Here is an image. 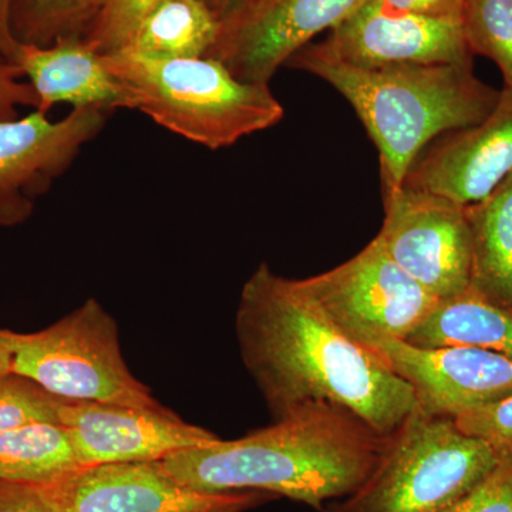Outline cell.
Here are the masks:
<instances>
[{"instance_id":"obj_34","label":"cell","mask_w":512,"mask_h":512,"mask_svg":"<svg viewBox=\"0 0 512 512\" xmlns=\"http://www.w3.org/2000/svg\"><path fill=\"white\" fill-rule=\"evenodd\" d=\"M241 2H245V0H237V3H235V5H234V6H237V5H238V3H241ZM234 6H232V8H234Z\"/></svg>"},{"instance_id":"obj_24","label":"cell","mask_w":512,"mask_h":512,"mask_svg":"<svg viewBox=\"0 0 512 512\" xmlns=\"http://www.w3.org/2000/svg\"><path fill=\"white\" fill-rule=\"evenodd\" d=\"M161 0H101L86 30L83 42L100 56L120 52L134 30Z\"/></svg>"},{"instance_id":"obj_13","label":"cell","mask_w":512,"mask_h":512,"mask_svg":"<svg viewBox=\"0 0 512 512\" xmlns=\"http://www.w3.org/2000/svg\"><path fill=\"white\" fill-rule=\"evenodd\" d=\"M330 55L359 67L471 63L461 20L431 18L366 0L319 43Z\"/></svg>"},{"instance_id":"obj_9","label":"cell","mask_w":512,"mask_h":512,"mask_svg":"<svg viewBox=\"0 0 512 512\" xmlns=\"http://www.w3.org/2000/svg\"><path fill=\"white\" fill-rule=\"evenodd\" d=\"M377 238L390 258L437 299L470 288L473 245L467 205L399 188L384 195Z\"/></svg>"},{"instance_id":"obj_32","label":"cell","mask_w":512,"mask_h":512,"mask_svg":"<svg viewBox=\"0 0 512 512\" xmlns=\"http://www.w3.org/2000/svg\"><path fill=\"white\" fill-rule=\"evenodd\" d=\"M204 2L210 6L212 12L221 20L232 9V6L237 3V0H204Z\"/></svg>"},{"instance_id":"obj_33","label":"cell","mask_w":512,"mask_h":512,"mask_svg":"<svg viewBox=\"0 0 512 512\" xmlns=\"http://www.w3.org/2000/svg\"><path fill=\"white\" fill-rule=\"evenodd\" d=\"M5 52H6V43H5V39H3L2 30H0V59H5Z\"/></svg>"},{"instance_id":"obj_1","label":"cell","mask_w":512,"mask_h":512,"mask_svg":"<svg viewBox=\"0 0 512 512\" xmlns=\"http://www.w3.org/2000/svg\"><path fill=\"white\" fill-rule=\"evenodd\" d=\"M237 335L275 420L329 403L389 436L419 409L409 384L268 264L259 265L242 289Z\"/></svg>"},{"instance_id":"obj_25","label":"cell","mask_w":512,"mask_h":512,"mask_svg":"<svg viewBox=\"0 0 512 512\" xmlns=\"http://www.w3.org/2000/svg\"><path fill=\"white\" fill-rule=\"evenodd\" d=\"M464 433L487 441L501 458L512 456V394L454 419Z\"/></svg>"},{"instance_id":"obj_12","label":"cell","mask_w":512,"mask_h":512,"mask_svg":"<svg viewBox=\"0 0 512 512\" xmlns=\"http://www.w3.org/2000/svg\"><path fill=\"white\" fill-rule=\"evenodd\" d=\"M412 387L421 412L456 419L512 394V359L467 346L419 348L387 336L356 339Z\"/></svg>"},{"instance_id":"obj_3","label":"cell","mask_w":512,"mask_h":512,"mask_svg":"<svg viewBox=\"0 0 512 512\" xmlns=\"http://www.w3.org/2000/svg\"><path fill=\"white\" fill-rule=\"evenodd\" d=\"M285 66L325 80L349 101L379 150L384 195L402 188L434 138L487 119L501 93L474 76L473 63L359 67L319 43L303 47Z\"/></svg>"},{"instance_id":"obj_2","label":"cell","mask_w":512,"mask_h":512,"mask_svg":"<svg viewBox=\"0 0 512 512\" xmlns=\"http://www.w3.org/2000/svg\"><path fill=\"white\" fill-rule=\"evenodd\" d=\"M384 440L349 410L313 403L242 439H217L157 463L195 490L265 491L323 512L365 483Z\"/></svg>"},{"instance_id":"obj_11","label":"cell","mask_w":512,"mask_h":512,"mask_svg":"<svg viewBox=\"0 0 512 512\" xmlns=\"http://www.w3.org/2000/svg\"><path fill=\"white\" fill-rule=\"evenodd\" d=\"M107 117L101 110L73 109L52 121L35 110L0 123V227H16L32 217L37 200L99 136Z\"/></svg>"},{"instance_id":"obj_31","label":"cell","mask_w":512,"mask_h":512,"mask_svg":"<svg viewBox=\"0 0 512 512\" xmlns=\"http://www.w3.org/2000/svg\"><path fill=\"white\" fill-rule=\"evenodd\" d=\"M12 365V349H10L8 340L5 338V333H3V330H0V376L12 373Z\"/></svg>"},{"instance_id":"obj_10","label":"cell","mask_w":512,"mask_h":512,"mask_svg":"<svg viewBox=\"0 0 512 512\" xmlns=\"http://www.w3.org/2000/svg\"><path fill=\"white\" fill-rule=\"evenodd\" d=\"M366 0H245L220 20L212 59L235 79L269 84L276 70Z\"/></svg>"},{"instance_id":"obj_4","label":"cell","mask_w":512,"mask_h":512,"mask_svg":"<svg viewBox=\"0 0 512 512\" xmlns=\"http://www.w3.org/2000/svg\"><path fill=\"white\" fill-rule=\"evenodd\" d=\"M103 60L130 110L210 150L234 146L285 116L269 84L241 82L212 57L148 59L120 50Z\"/></svg>"},{"instance_id":"obj_14","label":"cell","mask_w":512,"mask_h":512,"mask_svg":"<svg viewBox=\"0 0 512 512\" xmlns=\"http://www.w3.org/2000/svg\"><path fill=\"white\" fill-rule=\"evenodd\" d=\"M59 420L69 434L79 467L154 463L220 439L211 431L185 423L168 409L64 402Z\"/></svg>"},{"instance_id":"obj_16","label":"cell","mask_w":512,"mask_h":512,"mask_svg":"<svg viewBox=\"0 0 512 512\" xmlns=\"http://www.w3.org/2000/svg\"><path fill=\"white\" fill-rule=\"evenodd\" d=\"M8 62L15 64L39 96V111L57 104L73 109H96L110 114L130 110L126 90L80 37L59 40L46 47L15 43Z\"/></svg>"},{"instance_id":"obj_28","label":"cell","mask_w":512,"mask_h":512,"mask_svg":"<svg viewBox=\"0 0 512 512\" xmlns=\"http://www.w3.org/2000/svg\"><path fill=\"white\" fill-rule=\"evenodd\" d=\"M0 512H52L33 484H0Z\"/></svg>"},{"instance_id":"obj_17","label":"cell","mask_w":512,"mask_h":512,"mask_svg":"<svg viewBox=\"0 0 512 512\" xmlns=\"http://www.w3.org/2000/svg\"><path fill=\"white\" fill-rule=\"evenodd\" d=\"M404 342L419 348L467 346L512 359V309L468 288L439 299Z\"/></svg>"},{"instance_id":"obj_23","label":"cell","mask_w":512,"mask_h":512,"mask_svg":"<svg viewBox=\"0 0 512 512\" xmlns=\"http://www.w3.org/2000/svg\"><path fill=\"white\" fill-rule=\"evenodd\" d=\"M64 400L47 392L28 377L0 376V433L32 424H59Z\"/></svg>"},{"instance_id":"obj_22","label":"cell","mask_w":512,"mask_h":512,"mask_svg":"<svg viewBox=\"0 0 512 512\" xmlns=\"http://www.w3.org/2000/svg\"><path fill=\"white\" fill-rule=\"evenodd\" d=\"M460 20L471 53L493 60L512 87V0H463Z\"/></svg>"},{"instance_id":"obj_7","label":"cell","mask_w":512,"mask_h":512,"mask_svg":"<svg viewBox=\"0 0 512 512\" xmlns=\"http://www.w3.org/2000/svg\"><path fill=\"white\" fill-rule=\"evenodd\" d=\"M296 286L352 339L406 340L439 299L406 274L379 238L332 271Z\"/></svg>"},{"instance_id":"obj_8","label":"cell","mask_w":512,"mask_h":512,"mask_svg":"<svg viewBox=\"0 0 512 512\" xmlns=\"http://www.w3.org/2000/svg\"><path fill=\"white\" fill-rule=\"evenodd\" d=\"M33 485L52 512H247L278 498L258 490H195L157 461L77 467Z\"/></svg>"},{"instance_id":"obj_29","label":"cell","mask_w":512,"mask_h":512,"mask_svg":"<svg viewBox=\"0 0 512 512\" xmlns=\"http://www.w3.org/2000/svg\"><path fill=\"white\" fill-rule=\"evenodd\" d=\"M382 2L417 15L458 20L461 18V6H463V0H382Z\"/></svg>"},{"instance_id":"obj_6","label":"cell","mask_w":512,"mask_h":512,"mask_svg":"<svg viewBox=\"0 0 512 512\" xmlns=\"http://www.w3.org/2000/svg\"><path fill=\"white\" fill-rule=\"evenodd\" d=\"M3 333L13 353L12 373L28 377L57 399L165 409L131 375L116 322L94 299L40 332Z\"/></svg>"},{"instance_id":"obj_27","label":"cell","mask_w":512,"mask_h":512,"mask_svg":"<svg viewBox=\"0 0 512 512\" xmlns=\"http://www.w3.org/2000/svg\"><path fill=\"white\" fill-rule=\"evenodd\" d=\"M18 66L0 59V123L18 119L19 107L39 109V96Z\"/></svg>"},{"instance_id":"obj_5","label":"cell","mask_w":512,"mask_h":512,"mask_svg":"<svg viewBox=\"0 0 512 512\" xmlns=\"http://www.w3.org/2000/svg\"><path fill=\"white\" fill-rule=\"evenodd\" d=\"M503 461L450 417L416 412L386 436L359 490L323 512H446Z\"/></svg>"},{"instance_id":"obj_20","label":"cell","mask_w":512,"mask_h":512,"mask_svg":"<svg viewBox=\"0 0 512 512\" xmlns=\"http://www.w3.org/2000/svg\"><path fill=\"white\" fill-rule=\"evenodd\" d=\"M79 467L66 429L32 424L0 433V484H45Z\"/></svg>"},{"instance_id":"obj_15","label":"cell","mask_w":512,"mask_h":512,"mask_svg":"<svg viewBox=\"0 0 512 512\" xmlns=\"http://www.w3.org/2000/svg\"><path fill=\"white\" fill-rule=\"evenodd\" d=\"M511 173L512 87L504 86L487 119L434 138L414 160L402 187L471 205Z\"/></svg>"},{"instance_id":"obj_18","label":"cell","mask_w":512,"mask_h":512,"mask_svg":"<svg viewBox=\"0 0 512 512\" xmlns=\"http://www.w3.org/2000/svg\"><path fill=\"white\" fill-rule=\"evenodd\" d=\"M473 245L470 288L512 309V173L487 198L467 205Z\"/></svg>"},{"instance_id":"obj_21","label":"cell","mask_w":512,"mask_h":512,"mask_svg":"<svg viewBox=\"0 0 512 512\" xmlns=\"http://www.w3.org/2000/svg\"><path fill=\"white\" fill-rule=\"evenodd\" d=\"M101 0H13L9 32L22 45L46 47L82 37Z\"/></svg>"},{"instance_id":"obj_26","label":"cell","mask_w":512,"mask_h":512,"mask_svg":"<svg viewBox=\"0 0 512 512\" xmlns=\"http://www.w3.org/2000/svg\"><path fill=\"white\" fill-rule=\"evenodd\" d=\"M446 512H512V456Z\"/></svg>"},{"instance_id":"obj_19","label":"cell","mask_w":512,"mask_h":512,"mask_svg":"<svg viewBox=\"0 0 512 512\" xmlns=\"http://www.w3.org/2000/svg\"><path fill=\"white\" fill-rule=\"evenodd\" d=\"M220 25L204 0H161L121 50L148 59H200L210 55Z\"/></svg>"},{"instance_id":"obj_30","label":"cell","mask_w":512,"mask_h":512,"mask_svg":"<svg viewBox=\"0 0 512 512\" xmlns=\"http://www.w3.org/2000/svg\"><path fill=\"white\" fill-rule=\"evenodd\" d=\"M12 2L13 0H0V30H2L3 39H5L6 43V60H9L10 53H12L13 46L16 43L9 32V15Z\"/></svg>"}]
</instances>
